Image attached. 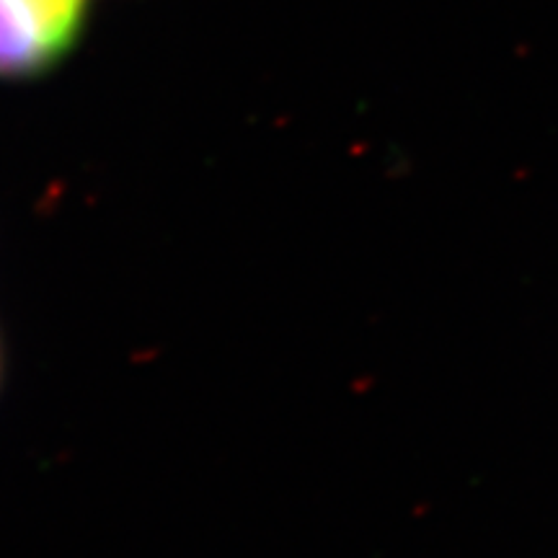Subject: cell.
<instances>
[{
  "instance_id": "1",
  "label": "cell",
  "mask_w": 558,
  "mask_h": 558,
  "mask_svg": "<svg viewBox=\"0 0 558 558\" xmlns=\"http://www.w3.org/2000/svg\"><path fill=\"white\" fill-rule=\"evenodd\" d=\"M83 0H0V78H32L65 58Z\"/></svg>"
}]
</instances>
